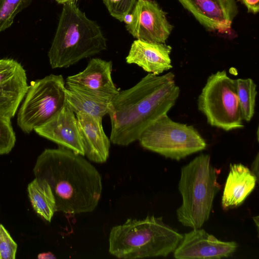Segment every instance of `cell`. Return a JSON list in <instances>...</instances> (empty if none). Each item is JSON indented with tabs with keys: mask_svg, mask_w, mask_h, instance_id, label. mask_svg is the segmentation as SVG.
Masks as SVG:
<instances>
[{
	"mask_svg": "<svg viewBox=\"0 0 259 259\" xmlns=\"http://www.w3.org/2000/svg\"><path fill=\"white\" fill-rule=\"evenodd\" d=\"M237 247L235 241H222L204 229H193L183 235L174 256L177 259L221 258L231 256Z\"/></svg>",
	"mask_w": 259,
	"mask_h": 259,
	"instance_id": "cell-10",
	"label": "cell"
},
{
	"mask_svg": "<svg viewBox=\"0 0 259 259\" xmlns=\"http://www.w3.org/2000/svg\"><path fill=\"white\" fill-rule=\"evenodd\" d=\"M76 0H55V1L58 3L59 4H64L65 3H69V2H73V1H75Z\"/></svg>",
	"mask_w": 259,
	"mask_h": 259,
	"instance_id": "cell-27",
	"label": "cell"
},
{
	"mask_svg": "<svg viewBox=\"0 0 259 259\" xmlns=\"http://www.w3.org/2000/svg\"><path fill=\"white\" fill-rule=\"evenodd\" d=\"M84 156L96 163H104L109 155L111 142L105 134L102 118L83 112L75 114Z\"/></svg>",
	"mask_w": 259,
	"mask_h": 259,
	"instance_id": "cell-15",
	"label": "cell"
},
{
	"mask_svg": "<svg viewBox=\"0 0 259 259\" xmlns=\"http://www.w3.org/2000/svg\"><path fill=\"white\" fill-rule=\"evenodd\" d=\"M138 140L145 149L176 160L206 147L205 141L193 125L175 121L167 114L148 126Z\"/></svg>",
	"mask_w": 259,
	"mask_h": 259,
	"instance_id": "cell-6",
	"label": "cell"
},
{
	"mask_svg": "<svg viewBox=\"0 0 259 259\" xmlns=\"http://www.w3.org/2000/svg\"><path fill=\"white\" fill-rule=\"evenodd\" d=\"M171 72L148 73L132 88L119 92L111 102V143L128 146L175 104L180 93Z\"/></svg>",
	"mask_w": 259,
	"mask_h": 259,
	"instance_id": "cell-1",
	"label": "cell"
},
{
	"mask_svg": "<svg viewBox=\"0 0 259 259\" xmlns=\"http://www.w3.org/2000/svg\"><path fill=\"white\" fill-rule=\"evenodd\" d=\"M171 47L165 43L136 39L132 43L125 58L127 64H136L144 71L159 75L172 68Z\"/></svg>",
	"mask_w": 259,
	"mask_h": 259,
	"instance_id": "cell-16",
	"label": "cell"
},
{
	"mask_svg": "<svg viewBox=\"0 0 259 259\" xmlns=\"http://www.w3.org/2000/svg\"><path fill=\"white\" fill-rule=\"evenodd\" d=\"M17 244L5 227L0 224V259H15Z\"/></svg>",
	"mask_w": 259,
	"mask_h": 259,
	"instance_id": "cell-24",
	"label": "cell"
},
{
	"mask_svg": "<svg viewBox=\"0 0 259 259\" xmlns=\"http://www.w3.org/2000/svg\"><path fill=\"white\" fill-rule=\"evenodd\" d=\"M34 131L59 146L84 156L75 113L66 102L48 121Z\"/></svg>",
	"mask_w": 259,
	"mask_h": 259,
	"instance_id": "cell-14",
	"label": "cell"
},
{
	"mask_svg": "<svg viewBox=\"0 0 259 259\" xmlns=\"http://www.w3.org/2000/svg\"><path fill=\"white\" fill-rule=\"evenodd\" d=\"M16 141L11 118L0 116V155L9 153Z\"/></svg>",
	"mask_w": 259,
	"mask_h": 259,
	"instance_id": "cell-22",
	"label": "cell"
},
{
	"mask_svg": "<svg viewBox=\"0 0 259 259\" xmlns=\"http://www.w3.org/2000/svg\"><path fill=\"white\" fill-rule=\"evenodd\" d=\"M257 178L246 166L231 164L222 198V206L228 209L241 204L255 188Z\"/></svg>",
	"mask_w": 259,
	"mask_h": 259,
	"instance_id": "cell-17",
	"label": "cell"
},
{
	"mask_svg": "<svg viewBox=\"0 0 259 259\" xmlns=\"http://www.w3.org/2000/svg\"><path fill=\"white\" fill-rule=\"evenodd\" d=\"M35 178L46 180L54 195L57 211L76 214L93 211L103 189L98 169L84 158L64 147L45 149L33 168Z\"/></svg>",
	"mask_w": 259,
	"mask_h": 259,
	"instance_id": "cell-2",
	"label": "cell"
},
{
	"mask_svg": "<svg viewBox=\"0 0 259 259\" xmlns=\"http://www.w3.org/2000/svg\"><path fill=\"white\" fill-rule=\"evenodd\" d=\"M245 5L248 13L257 14L259 11V0H240Z\"/></svg>",
	"mask_w": 259,
	"mask_h": 259,
	"instance_id": "cell-25",
	"label": "cell"
},
{
	"mask_svg": "<svg viewBox=\"0 0 259 259\" xmlns=\"http://www.w3.org/2000/svg\"><path fill=\"white\" fill-rule=\"evenodd\" d=\"M218 174L206 154L199 155L182 167L178 184L182 203L177 216L183 225L201 228L208 220L214 197L221 188Z\"/></svg>",
	"mask_w": 259,
	"mask_h": 259,
	"instance_id": "cell-5",
	"label": "cell"
},
{
	"mask_svg": "<svg viewBox=\"0 0 259 259\" xmlns=\"http://www.w3.org/2000/svg\"><path fill=\"white\" fill-rule=\"evenodd\" d=\"M110 15L120 22L131 13L137 0H102Z\"/></svg>",
	"mask_w": 259,
	"mask_h": 259,
	"instance_id": "cell-23",
	"label": "cell"
},
{
	"mask_svg": "<svg viewBox=\"0 0 259 259\" xmlns=\"http://www.w3.org/2000/svg\"><path fill=\"white\" fill-rule=\"evenodd\" d=\"M112 71L111 61L94 58L83 70L68 76L65 84L112 101L119 92L112 80Z\"/></svg>",
	"mask_w": 259,
	"mask_h": 259,
	"instance_id": "cell-13",
	"label": "cell"
},
{
	"mask_svg": "<svg viewBox=\"0 0 259 259\" xmlns=\"http://www.w3.org/2000/svg\"><path fill=\"white\" fill-rule=\"evenodd\" d=\"M198 109L211 126L226 131L244 127L235 79L225 70L211 74L198 98Z\"/></svg>",
	"mask_w": 259,
	"mask_h": 259,
	"instance_id": "cell-7",
	"label": "cell"
},
{
	"mask_svg": "<svg viewBox=\"0 0 259 259\" xmlns=\"http://www.w3.org/2000/svg\"><path fill=\"white\" fill-rule=\"evenodd\" d=\"M235 84L243 120L249 121L255 111L256 85L252 79L249 78L236 79Z\"/></svg>",
	"mask_w": 259,
	"mask_h": 259,
	"instance_id": "cell-20",
	"label": "cell"
},
{
	"mask_svg": "<svg viewBox=\"0 0 259 259\" xmlns=\"http://www.w3.org/2000/svg\"><path fill=\"white\" fill-rule=\"evenodd\" d=\"M65 90L62 75L51 74L31 81L17 114L21 130L29 134L48 121L65 103Z\"/></svg>",
	"mask_w": 259,
	"mask_h": 259,
	"instance_id": "cell-8",
	"label": "cell"
},
{
	"mask_svg": "<svg viewBox=\"0 0 259 259\" xmlns=\"http://www.w3.org/2000/svg\"><path fill=\"white\" fill-rule=\"evenodd\" d=\"M207 30L227 33L238 10L235 0H178Z\"/></svg>",
	"mask_w": 259,
	"mask_h": 259,
	"instance_id": "cell-12",
	"label": "cell"
},
{
	"mask_svg": "<svg viewBox=\"0 0 259 259\" xmlns=\"http://www.w3.org/2000/svg\"><path fill=\"white\" fill-rule=\"evenodd\" d=\"M28 87L22 65L13 59H0V116L14 117Z\"/></svg>",
	"mask_w": 259,
	"mask_h": 259,
	"instance_id": "cell-11",
	"label": "cell"
},
{
	"mask_svg": "<svg viewBox=\"0 0 259 259\" xmlns=\"http://www.w3.org/2000/svg\"><path fill=\"white\" fill-rule=\"evenodd\" d=\"M65 98L66 104L75 114L83 112L102 118L108 114L111 102L70 84H66Z\"/></svg>",
	"mask_w": 259,
	"mask_h": 259,
	"instance_id": "cell-18",
	"label": "cell"
},
{
	"mask_svg": "<svg viewBox=\"0 0 259 259\" xmlns=\"http://www.w3.org/2000/svg\"><path fill=\"white\" fill-rule=\"evenodd\" d=\"M37 258L39 259H54L56 257L53 253L49 251L38 254Z\"/></svg>",
	"mask_w": 259,
	"mask_h": 259,
	"instance_id": "cell-26",
	"label": "cell"
},
{
	"mask_svg": "<svg viewBox=\"0 0 259 259\" xmlns=\"http://www.w3.org/2000/svg\"><path fill=\"white\" fill-rule=\"evenodd\" d=\"M183 235L164 223L161 217L130 218L113 227L109 236V252L118 258L165 257L174 251Z\"/></svg>",
	"mask_w": 259,
	"mask_h": 259,
	"instance_id": "cell-4",
	"label": "cell"
},
{
	"mask_svg": "<svg viewBox=\"0 0 259 259\" xmlns=\"http://www.w3.org/2000/svg\"><path fill=\"white\" fill-rule=\"evenodd\" d=\"M28 196L36 213L50 222L57 211L56 199L48 182L35 178L27 186Z\"/></svg>",
	"mask_w": 259,
	"mask_h": 259,
	"instance_id": "cell-19",
	"label": "cell"
},
{
	"mask_svg": "<svg viewBox=\"0 0 259 259\" xmlns=\"http://www.w3.org/2000/svg\"><path fill=\"white\" fill-rule=\"evenodd\" d=\"M106 49L107 40L98 24L75 1L63 4L48 54L52 68L68 67Z\"/></svg>",
	"mask_w": 259,
	"mask_h": 259,
	"instance_id": "cell-3",
	"label": "cell"
},
{
	"mask_svg": "<svg viewBox=\"0 0 259 259\" xmlns=\"http://www.w3.org/2000/svg\"><path fill=\"white\" fill-rule=\"evenodd\" d=\"M32 0H0V32L9 28L16 15Z\"/></svg>",
	"mask_w": 259,
	"mask_h": 259,
	"instance_id": "cell-21",
	"label": "cell"
},
{
	"mask_svg": "<svg viewBox=\"0 0 259 259\" xmlns=\"http://www.w3.org/2000/svg\"><path fill=\"white\" fill-rule=\"evenodd\" d=\"M131 14V21L125 28L134 38L151 42H165L173 26L156 2L137 0Z\"/></svg>",
	"mask_w": 259,
	"mask_h": 259,
	"instance_id": "cell-9",
	"label": "cell"
}]
</instances>
